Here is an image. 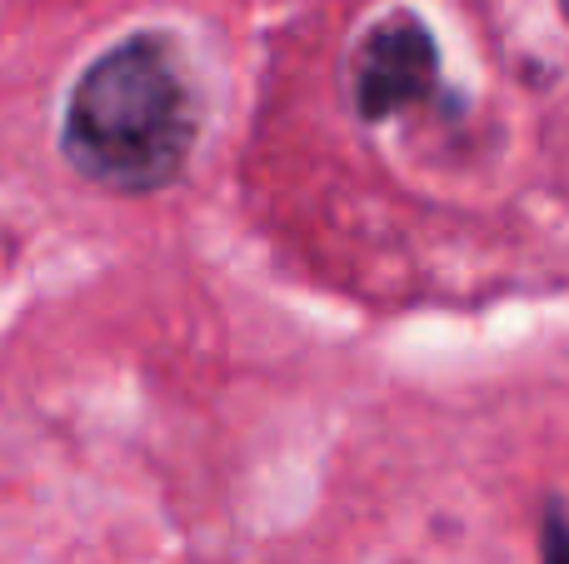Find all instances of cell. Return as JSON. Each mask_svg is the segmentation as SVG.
<instances>
[{
  "label": "cell",
  "mask_w": 569,
  "mask_h": 564,
  "mask_svg": "<svg viewBox=\"0 0 569 564\" xmlns=\"http://www.w3.org/2000/svg\"><path fill=\"white\" fill-rule=\"evenodd\" d=\"M435 85H440V46L415 10H390L360 36L350 56V95L360 120L380 125L405 105L430 100Z\"/></svg>",
  "instance_id": "cell-2"
},
{
  "label": "cell",
  "mask_w": 569,
  "mask_h": 564,
  "mask_svg": "<svg viewBox=\"0 0 569 564\" xmlns=\"http://www.w3.org/2000/svg\"><path fill=\"white\" fill-rule=\"evenodd\" d=\"M200 140V95L180 40L136 30L76 75L60 110V160L110 195L176 185Z\"/></svg>",
  "instance_id": "cell-1"
},
{
  "label": "cell",
  "mask_w": 569,
  "mask_h": 564,
  "mask_svg": "<svg viewBox=\"0 0 569 564\" xmlns=\"http://www.w3.org/2000/svg\"><path fill=\"white\" fill-rule=\"evenodd\" d=\"M540 555H545V564H569V520H565V510H560V505L545 510Z\"/></svg>",
  "instance_id": "cell-3"
}]
</instances>
